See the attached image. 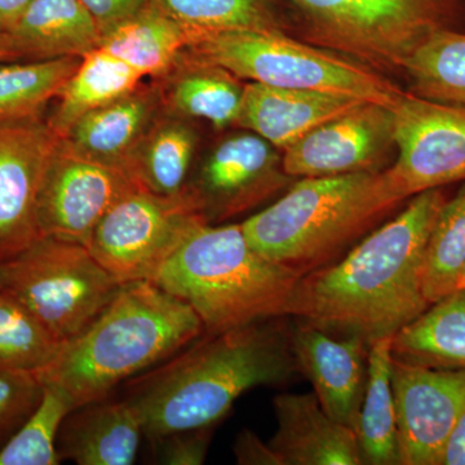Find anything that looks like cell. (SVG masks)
<instances>
[{
  "mask_svg": "<svg viewBox=\"0 0 465 465\" xmlns=\"http://www.w3.org/2000/svg\"><path fill=\"white\" fill-rule=\"evenodd\" d=\"M143 78L124 61L97 48L82 58L58 94L48 124L58 136H64L82 116L134 90Z\"/></svg>",
  "mask_w": 465,
  "mask_h": 465,
  "instance_id": "cell-27",
  "label": "cell"
},
{
  "mask_svg": "<svg viewBox=\"0 0 465 465\" xmlns=\"http://www.w3.org/2000/svg\"><path fill=\"white\" fill-rule=\"evenodd\" d=\"M465 266V183L442 208L424 251L423 291L430 305L459 289Z\"/></svg>",
  "mask_w": 465,
  "mask_h": 465,
  "instance_id": "cell-31",
  "label": "cell"
},
{
  "mask_svg": "<svg viewBox=\"0 0 465 465\" xmlns=\"http://www.w3.org/2000/svg\"><path fill=\"white\" fill-rule=\"evenodd\" d=\"M401 465H442L450 437L465 411V371L391 360Z\"/></svg>",
  "mask_w": 465,
  "mask_h": 465,
  "instance_id": "cell-13",
  "label": "cell"
},
{
  "mask_svg": "<svg viewBox=\"0 0 465 465\" xmlns=\"http://www.w3.org/2000/svg\"><path fill=\"white\" fill-rule=\"evenodd\" d=\"M203 222L183 195L161 197L137 186L110 208L87 247L119 283L154 282L162 266Z\"/></svg>",
  "mask_w": 465,
  "mask_h": 465,
  "instance_id": "cell-9",
  "label": "cell"
},
{
  "mask_svg": "<svg viewBox=\"0 0 465 465\" xmlns=\"http://www.w3.org/2000/svg\"><path fill=\"white\" fill-rule=\"evenodd\" d=\"M162 113L157 84H140L119 99L82 116L61 139L76 154L125 173L134 148Z\"/></svg>",
  "mask_w": 465,
  "mask_h": 465,
  "instance_id": "cell-19",
  "label": "cell"
},
{
  "mask_svg": "<svg viewBox=\"0 0 465 465\" xmlns=\"http://www.w3.org/2000/svg\"><path fill=\"white\" fill-rule=\"evenodd\" d=\"M402 202L385 170L302 177L241 225L253 249L302 277L329 265Z\"/></svg>",
  "mask_w": 465,
  "mask_h": 465,
  "instance_id": "cell-4",
  "label": "cell"
},
{
  "mask_svg": "<svg viewBox=\"0 0 465 465\" xmlns=\"http://www.w3.org/2000/svg\"><path fill=\"white\" fill-rule=\"evenodd\" d=\"M121 287L87 246L60 238L39 237L0 262V290L64 344L84 332Z\"/></svg>",
  "mask_w": 465,
  "mask_h": 465,
  "instance_id": "cell-8",
  "label": "cell"
},
{
  "mask_svg": "<svg viewBox=\"0 0 465 465\" xmlns=\"http://www.w3.org/2000/svg\"><path fill=\"white\" fill-rule=\"evenodd\" d=\"M232 452L241 465H282L269 442L260 440L258 434L247 428L235 439Z\"/></svg>",
  "mask_w": 465,
  "mask_h": 465,
  "instance_id": "cell-37",
  "label": "cell"
},
{
  "mask_svg": "<svg viewBox=\"0 0 465 465\" xmlns=\"http://www.w3.org/2000/svg\"><path fill=\"white\" fill-rule=\"evenodd\" d=\"M17 61L16 54L12 50L8 36L0 35V64Z\"/></svg>",
  "mask_w": 465,
  "mask_h": 465,
  "instance_id": "cell-40",
  "label": "cell"
},
{
  "mask_svg": "<svg viewBox=\"0 0 465 465\" xmlns=\"http://www.w3.org/2000/svg\"><path fill=\"white\" fill-rule=\"evenodd\" d=\"M273 409L277 430L269 445L282 465L363 464L356 432L333 420L314 391L278 394Z\"/></svg>",
  "mask_w": 465,
  "mask_h": 465,
  "instance_id": "cell-18",
  "label": "cell"
},
{
  "mask_svg": "<svg viewBox=\"0 0 465 465\" xmlns=\"http://www.w3.org/2000/svg\"><path fill=\"white\" fill-rule=\"evenodd\" d=\"M153 7L195 32H290L292 5L283 0H150Z\"/></svg>",
  "mask_w": 465,
  "mask_h": 465,
  "instance_id": "cell-28",
  "label": "cell"
},
{
  "mask_svg": "<svg viewBox=\"0 0 465 465\" xmlns=\"http://www.w3.org/2000/svg\"><path fill=\"white\" fill-rule=\"evenodd\" d=\"M449 197L445 188L419 193L341 262L302 275L289 316L369 345L396 335L430 307L423 291L424 251Z\"/></svg>",
  "mask_w": 465,
  "mask_h": 465,
  "instance_id": "cell-1",
  "label": "cell"
},
{
  "mask_svg": "<svg viewBox=\"0 0 465 465\" xmlns=\"http://www.w3.org/2000/svg\"><path fill=\"white\" fill-rule=\"evenodd\" d=\"M81 61L63 57L0 64V121L45 115Z\"/></svg>",
  "mask_w": 465,
  "mask_h": 465,
  "instance_id": "cell-30",
  "label": "cell"
},
{
  "mask_svg": "<svg viewBox=\"0 0 465 465\" xmlns=\"http://www.w3.org/2000/svg\"><path fill=\"white\" fill-rule=\"evenodd\" d=\"M99 26L101 38L149 5L150 0H81Z\"/></svg>",
  "mask_w": 465,
  "mask_h": 465,
  "instance_id": "cell-36",
  "label": "cell"
},
{
  "mask_svg": "<svg viewBox=\"0 0 465 465\" xmlns=\"http://www.w3.org/2000/svg\"><path fill=\"white\" fill-rule=\"evenodd\" d=\"M459 289H465V266L463 269V273H461L460 282H459Z\"/></svg>",
  "mask_w": 465,
  "mask_h": 465,
  "instance_id": "cell-41",
  "label": "cell"
},
{
  "mask_svg": "<svg viewBox=\"0 0 465 465\" xmlns=\"http://www.w3.org/2000/svg\"><path fill=\"white\" fill-rule=\"evenodd\" d=\"M302 275L253 249L241 224L201 223L162 266L154 282L185 302L217 333L289 316Z\"/></svg>",
  "mask_w": 465,
  "mask_h": 465,
  "instance_id": "cell-5",
  "label": "cell"
},
{
  "mask_svg": "<svg viewBox=\"0 0 465 465\" xmlns=\"http://www.w3.org/2000/svg\"><path fill=\"white\" fill-rule=\"evenodd\" d=\"M34 0H0V35L7 36L17 26Z\"/></svg>",
  "mask_w": 465,
  "mask_h": 465,
  "instance_id": "cell-38",
  "label": "cell"
},
{
  "mask_svg": "<svg viewBox=\"0 0 465 465\" xmlns=\"http://www.w3.org/2000/svg\"><path fill=\"white\" fill-rule=\"evenodd\" d=\"M192 30L146 5L101 38V50L108 52L143 76L155 79L173 66L191 41Z\"/></svg>",
  "mask_w": 465,
  "mask_h": 465,
  "instance_id": "cell-25",
  "label": "cell"
},
{
  "mask_svg": "<svg viewBox=\"0 0 465 465\" xmlns=\"http://www.w3.org/2000/svg\"><path fill=\"white\" fill-rule=\"evenodd\" d=\"M43 390L34 372L0 367V450L33 414Z\"/></svg>",
  "mask_w": 465,
  "mask_h": 465,
  "instance_id": "cell-34",
  "label": "cell"
},
{
  "mask_svg": "<svg viewBox=\"0 0 465 465\" xmlns=\"http://www.w3.org/2000/svg\"><path fill=\"white\" fill-rule=\"evenodd\" d=\"M391 109L399 154L385 171L397 194L406 201L465 183V105L434 103L405 91Z\"/></svg>",
  "mask_w": 465,
  "mask_h": 465,
  "instance_id": "cell-10",
  "label": "cell"
},
{
  "mask_svg": "<svg viewBox=\"0 0 465 465\" xmlns=\"http://www.w3.org/2000/svg\"><path fill=\"white\" fill-rule=\"evenodd\" d=\"M409 94L448 105H465V33L433 34L405 67Z\"/></svg>",
  "mask_w": 465,
  "mask_h": 465,
  "instance_id": "cell-29",
  "label": "cell"
},
{
  "mask_svg": "<svg viewBox=\"0 0 465 465\" xmlns=\"http://www.w3.org/2000/svg\"><path fill=\"white\" fill-rule=\"evenodd\" d=\"M7 36L17 61L84 58L101 42L99 26L81 0H34Z\"/></svg>",
  "mask_w": 465,
  "mask_h": 465,
  "instance_id": "cell-22",
  "label": "cell"
},
{
  "mask_svg": "<svg viewBox=\"0 0 465 465\" xmlns=\"http://www.w3.org/2000/svg\"><path fill=\"white\" fill-rule=\"evenodd\" d=\"M204 333L185 302L152 281L122 284L94 322L38 372L76 407L108 399L122 381L157 366Z\"/></svg>",
  "mask_w": 465,
  "mask_h": 465,
  "instance_id": "cell-3",
  "label": "cell"
},
{
  "mask_svg": "<svg viewBox=\"0 0 465 465\" xmlns=\"http://www.w3.org/2000/svg\"><path fill=\"white\" fill-rule=\"evenodd\" d=\"M193 122L164 110L158 116L125 166L139 188L161 197H183L200 145Z\"/></svg>",
  "mask_w": 465,
  "mask_h": 465,
  "instance_id": "cell-23",
  "label": "cell"
},
{
  "mask_svg": "<svg viewBox=\"0 0 465 465\" xmlns=\"http://www.w3.org/2000/svg\"><path fill=\"white\" fill-rule=\"evenodd\" d=\"M365 103L348 94L250 82L244 84L241 113L235 125L284 150L314 128Z\"/></svg>",
  "mask_w": 465,
  "mask_h": 465,
  "instance_id": "cell-17",
  "label": "cell"
},
{
  "mask_svg": "<svg viewBox=\"0 0 465 465\" xmlns=\"http://www.w3.org/2000/svg\"><path fill=\"white\" fill-rule=\"evenodd\" d=\"M213 427L182 430L152 440L159 463L201 465L206 461Z\"/></svg>",
  "mask_w": 465,
  "mask_h": 465,
  "instance_id": "cell-35",
  "label": "cell"
},
{
  "mask_svg": "<svg viewBox=\"0 0 465 465\" xmlns=\"http://www.w3.org/2000/svg\"><path fill=\"white\" fill-rule=\"evenodd\" d=\"M281 318L203 333L131 381L125 400L142 419L143 436L215 427L244 391L289 382L299 367Z\"/></svg>",
  "mask_w": 465,
  "mask_h": 465,
  "instance_id": "cell-2",
  "label": "cell"
},
{
  "mask_svg": "<svg viewBox=\"0 0 465 465\" xmlns=\"http://www.w3.org/2000/svg\"><path fill=\"white\" fill-rule=\"evenodd\" d=\"M277 148L247 131L229 134L193 167L183 197L208 224L252 210L289 183Z\"/></svg>",
  "mask_w": 465,
  "mask_h": 465,
  "instance_id": "cell-11",
  "label": "cell"
},
{
  "mask_svg": "<svg viewBox=\"0 0 465 465\" xmlns=\"http://www.w3.org/2000/svg\"><path fill=\"white\" fill-rule=\"evenodd\" d=\"M393 145V109L365 103L284 149L282 168L292 179L381 171Z\"/></svg>",
  "mask_w": 465,
  "mask_h": 465,
  "instance_id": "cell-15",
  "label": "cell"
},
{
  "mask_svg": "<svg viewBox=\"0 0 465 465\" xmlns=\"http://www.w3.org/2000/svg\"><path fill=\"white\" fill-rule=\"evenodd\" d=\"M391 360V338L370 344L366 391L356 430L363 464L401 465Z\"/></svg>",
  "mask_w": 465,
  "mask_h": 465,
  "instance_id": "cell-26",
  "label": "cell"
},
{
  "mask_svg": "<svg viewBox=\"0 0 465 465\" xmlns=\"http://www.w3.org/2000/svg\"><path fill=\"white\" fill-rule=\"evenodd\" d=\"M137 188L121 168L82 157L58 139L43 173L36 225L39 237H54L88 246L110 208Z\"/></svg>",
  "mask_w": 465,
  "mask_h": 465,
  "instance_id": "cell-12",
  "label": "cell"
},
{
  "mask_svg": "<svg viewBox=\"0 0 465 465\" xmlns=\"http://www.w3.org/2000/svg\"><path fill=\"white\" fill-rule=\"evenodd\" d=\"M60 137L45 115L0 121V262L39 238L36 201Z\"/></svg>",
  "mask_w": 465,
  "mask_h": 465,
  "instance_id": "cell-14",
  "label": "cell"
},
{
  "mask_svg": "<svg viewBox=\"0 0 465 465\" xmlns=\"http://www.w3.org/2000/svg\"><path fill=\"white\" fill-rule=\"evenodd\" d=\"M290 2L305 42L382 75L403 74L410 58L433 34L465 33V0Z\"/></svg>",
  "mask_w": 465,
  "mask_h": 465,
  "instance_id": "cell-6",
  "label": "cell"
},
{
  "mask_svg": "<svg viewBox=\"0 0 465 465\" xmlns=\"http://www.w3.org/2000/svg\"><path fill=\"white\" fill-rule=\"evenodd\" d=\"M299 371L307 376L324 411L356 432L365 397L370 345L354 335L338 339L302 322L291 331Z\"/></svg>",
  "mask_w": 465,
  "mask_h": 465,
  "instance_id": "cell-16",
  "label": "cell"
},
{
  "mask_svg": "<svg viewBox=\"0 0 465 465\" xmlns=\"http://www.w3.org/2000/svg\"><path fill=\"white\" fill-rule=\"evenodd\" d=\"M185 50L240 79L273 87L348 94L390 108L405 92L388 76L287 33L192 30Z\"/></svg>",
  "mask_w": 465,
  "mask_h": 465,
  "instance_id": "cell-7",
  "label": "cell"
},
{
  "mask_svg": "<svg viewBox=\"0 0 465 465\" xmlns=\"http://www.w3.org/2000/svg\"><path fill=\"white\" fill-rule=\"evenodd\" d=\"M241 81L186 50L163 75L153 79L164 112L191 121L203 119L219 131L237 124L244 91Z\"/></svg>",
  "mask_w": 465,
  "mask_h": 465,
  "instance_id": "cell-21",
  "label": "cell"
},
{
  "mask_svg": "<svg viewBox=\"0 0 465 465\" xmlns=\"http://www.w3.org/2000/svg\"><path fill=\"white\" fill-rule=\"evenodd\" d=\"M143 436L142 419L127 400L94 401L66 416L57 437L61 460L79 465H130Z\"/></svg>",
  "mask_w": 465,
  "mask_h": 465,
  "instance_id": "cell-20",
  "label": "cell"
},
{
  "mask_svg": "<svg viewBox=\"0 0 465 465\" xmlns=\"http://www.w3.org/2000/svg\"><path fill=\"white\" fill-rule=\"evenodd\" d=\"M442 465H465V411L446 445Z\"/></svg>",
  "mask_w": 465,
  "mask_h": 465,
  "instance_id": "cell-39",
  "label": "cell"
},
{
  "mask_svg": "<svg viewBox=\"0 0 465 465\" xmlns=\"http://www.w3.org/2000/svg\"><path fill=\"white\" fill-rule=\"evenodd\" d=\"M391 356L411 365L465 371V289L434 302L391 336Z\"/></svg>",
  "mask_w": 465,
  "mask_h": 465,
  "instance_id": "cell-24",
  "label": "cell"
},
{
  "mask_svg": "<svg viewBox=\"0 0 465 465\" xmlns=\"http://www.w3.org/2000/svg\"><path fill=\"white\" fill-rule=\"evenodd\" d=\"M43 397L33 414L0 450V465H57V437L74 403L65 391L43 384Z\"/></svg>",
  "mask_w": 465,
  "mask_h": 465,
  "instance_id": "cell-33",
  "label": "cell"
},
{
  "mask_svg": "<svg viewBox=\"0 0 465 465\" xmlns=\"http://www.w3.org/2000/svg\"><path fill=\"white\" fill-rule=\"evenodd\" d=\"M63 347L29 309L0 290V367L38 374Z\"/></svg>",
  "mask_w": 465,
  "mask_h": 465,
  "instance_id": "cell-32",
  "label": "cell"
}]
</instances>
